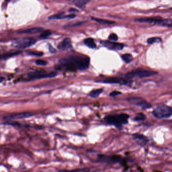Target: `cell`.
Segmentation results:
<instances>
[{
	"mask_svg": "<svg viewBox=\"0 0 172 172\" xmlns=\"http://www.w3.org/2000/svg\"><path fill=\"white\" fill-rule=\"evenodd\" d=\"M28 54L30 55L39 56V57L42 56L43 55V53L42 52L41 53V52H36V51H28Z\"/></svg>",
	"mask_w": 172,
	"mask_h": 172,
	"instance_id": "cell-29",
	"label": "cell"
},
{
	"mask_svg": "<svg viewBox=\"0 0 172 172\" xmlns=\"http://www.w3.org/2000/svg\"><path fill=\"white\" fill-rule=\"evenodd\" d=\"M129 115L126 114L109 115L106 116L104 120L107 124L114 126L119 130L123 128V125L128 123Z\"/></svg>",
	"mask_w": 172,
	"mask_h": 172,
	"instance_id": "cell-2",
	"label": "cell"
},
{
	"mask_svg": "<svg viewBox=\"0 0 172 172\" xmlns=\"http://www.w3.org/2000/svg\"><path fill=\"white\" fill-rule=\"evenodd\" d=\"M161 41H162L161 38L159 37H153L148 39L147 41V42L148 44H152L154 43H160Z\"/></svg>",
	"mask_w": 172,
	"mask_h": 172,
	"instance_id": "cell-24",
	"label": "cell"
},
{
	"mask_svg": "<svg viewBox=\"0 0 172 172\" xmlns=\"http://www.w3.org/2000/svg\"><path fill=\"white\" fill-rule=\"evenodd\" d=\"M60 63L67 70L70 71L83 70L88 68L90 59L87 57L71 56L61 59Z\"/></svg>",
	"mask_w": 172,
	"mask_h": 172,
	"instance_id": "cell-1",
	"label": "cell"
},
{
	"mask_svg": "<svg viewBox=\"0 0 172 172\" xmlns=\"http://www.w3.org/2000/svg\"><path fill=\"white\" fill-rule=\"evenodd\" d=\"M36 63L37 65L39 66H45L47 64V62L42 60H39L36 62Z\"/></svg>",
	"mask_w": 172,
	"mask_h": 172,
	"instance_id": "cell-30",
	"label": "cell"
},
{
	"mask_svg": "<svg viewBox=\"0 0 172 172\" xmlns=\"http://www.w3.org/2000/svg\"><path fill=\"white\" fill-rule=\"evenodd\" d=\"M172 108L166 105H160L152 112L154 117L158 119L169 118L172 116Z\"/></svg>",
	"mask_w": 172,
	"mask_h": 172,
	"instance_id": "cell-3",
	"label": "cell"
},
{
	"mask_svg": "<svg viewBox=\"0 0 172 172\" xmlns=\"http://www.w3.org/2000/svg\"><path fill=\"white\" fill-rule=\"evenodd\" d=\"M36 43V41L32 38H23L15 41L12 46L18 48H25L31 46Z\"/></svg>",
	"mask_w": 172,
	"mask_h": 172,
	"instance_id": "cell-6",
	"label": "cell"
},
{
	"mask_svg": "<svg viewBox=\"0 0 172 172\" xmlns=\"http://www.w3.org/2000/svg\"><path fill=\"white\" fill-rule=\"evenodd\" d=\"M91 19L92 20H93L94 21L102 24H108V25H110V24H112L115 23V22L114 21H110V20H107L106 19H100V18H94V17H91Z\"/></svg>",
	"mask_w": 172,
	"mask_h": 172,
	"instance_id": "cell-17",
	"label": "cell"
},
{
	"mask_svg": "<svg viewBox=\"0 0 172 172\" xmlns=\"http://www.w3.org/2000/svg\"><path fill=\"white\" fill-rule=\"evenodd\" d=\"M101 43L105 47L111 49L121 50L124 46V45L122 43H114L110 41H102Z\"/></svg>",
	"mask_w": 172,
	"mask_h": 172,
	"instance_id": "cell-11",
	"label": "cell"
},
{
	"mask_svg": "<svg viewBox=\"0 0 172 172\" xmlns=\"http://www.w3.org/2000/svg\"><path fill=\"white\" fill-rule=\"evenodd\" d=\"M132 136L136 142L142 146H144L149 141L148 138L142 134L136 133L133 134Z\"/></svg>",
	"mask_w": 172,
	"mask_h": 172,
	"instance_id": "cell-9",
	"label": "cell"
},
{
	"mask_svg": "<svg viewBox=\"0 0 172 172\" xmlns=\"http://www.w3.org/2000/svg\"><path fill=\"white\" fill-rule=\"evenodd\" d=\"M121 94V92H119V91H114L113 92H112L110 95L111 96H113V97H115V96H116L119 94Z\"/></svg>",
	"mask_w": 172,
	"mask_h": 172,
	"instance_id": "cell-31",
	"label": "cell"
},
{
	"mask_svg": "<svg viewBox=\"0 0 172 172\" xmlns=\"http://www.w3.org/2000/svg\"><path fill=\"white\" fill-rule=\"evenodd\" d=\"M162 19L160 18H153V17H144L135 19V21L141 23H157L160 24Z\"/></svg>",
	"mask_w": 172,
	"mask_h": 172,
	"instance_id": "cell-12",
	"label": "cell"
},
{
	"mask_svg": "<svg viewBox=\"0 0 172 172\" xmlns=\"http://www.w3.org/2000/svg\"><path fill=\"white\" fill-rule=\"evenodd\" d=\"M90 170L88 168H83V169H78L73 170H62L60 171L59 172H89Z\"/></svg>",
	"mask_w": 172,
	"mask_h": 172,
	"instance_id": "cell-25",
	"label": "cell"
},
{
	"mask_svg": "<svg viewBox=\"0 0 172 172\" xmlns=\"http://www.w3.org/2000/svg\"><path fill=\"white\" fill-rule=\"evenodd\" d=\"M33 116V114L30 112H22L19 113H16L9 115L5 117L7 119L15 120V119H21L23 118H28Z\"/></svg>",
	"mask_w": 172,
	"mask_h": 172,
	"instance_id": "cell-10",
	"label": "cell"
},
{
	"mask_svg": "<svg viewBox=\"0 0 172 172\" xmlns=\"http://www.w3.org/2000/svg\"><path fill=\"white\" fill-rule=\"evenodd\" d=\"M64 13H61L58 14H56L55 15L51 16L49 19H63V17L64 16Z\"/></svg>",
	"mask_w": 172,
	"mask_h": 172,
	"instance_id": "cell-26",
	"label": "cell"
},
{
	"mask_svg": "<svg viewBox=\"0 0 172 172\" xmlns=\"http://www.w3.org/2000/svg\"><path fill=\"white\" fill-rule=\"evenodd\" d=\"M102 82L106 83H116V84H117V83H123V84H126L127 81H126V80H125L122 79L112 77V78H109L103 81Z\"/></svg>",
	"mask_w": 172,
	"mask_h": 172,
	"instance_id": "cell-15",
	"label": "cell"
},
{
	"mask_svg": "<svg viewBox=\"0 0 172 172\" xmlns=\"http://www.w3.org/2000/svg\"><path fill=\"white\" fill-rule=\"evenodd\" d=\"M57 73L56 72H52L49 73H46L40 71L30 73L28 74V77L30 79H37L45 78H53L55 77Z\"/></svg>",
	"mask_w": 172,
	"mask_h": 172,
	"instance_id": "cell-8",
	"label": "cell"
},
{
	"mask_svg": "<svg viewBox=\"0 0 172 172\" xmlns=\"http://www.w3.org/2000/svg\"><path fill=\"white\" fill-rule=\"evenodd\" d=\"M103 91L102 89H95L92 90V91L90 92L89 95L90 97L92 98H95L98 97Z\"/></svg>",
	"mask_w": 172,
	"mask_h": 172,
	"instance_id": "cell-20",
	"label": "cell"
},
{
	"mask_svg": "<svg viewBox=\"0 0 172 172\" xmlns=\"http://www.w3.org/2000/svg\"><path fill=\"white\" fill-rule=\"evenodd\" d=\"M84 43L86 45L90 48H95L96 46L94 40L91 38L86 39L84 40Z\"/></svg>",
	"mask_w": 172,
	"mask_h": 172,
	"instance_id": "cell-18",
	"label": "cell"
},
{
	"mask_svg": "<svg viewBox=\"0 0 172 172\" xmlns=\"http://www.w3.org/2000/svg\"><path fill=\"white\" fill-rule=\"evenodd\" d=\"M98 160L100 162L108 164L120 163L124 166L126 164V160L119 155H114L112 156L99 155L98 156Z\"/></svg>",
	"mask_w": 172,
	"mask_h": 172,
	"instance_id": "cell-4",
	"label": "cell"
},
{
	"mask_svg": "<svg viewBox=\"0 0 172 172\" xmlns=\"http://www.w3.org/2000/svg\"><path fill=\"white\" fill-rule=\"evenodd\" d=\"M51 34V32L50 30H46L45 31H43L42 34L40 36V38H43V39H44V38H46L47 37H49V36H50Z\"/></svg>",
	"mask_w": 172,
	"mask_h": 172,
	"instance_id": "cell-27",
	"label": "cell"
},
{
	"mask_svg": "<svg viewBox=\"0 0 172 172\" xmlns=\"http://www.w3.org/2000/svg\"><path fill=\"white\" fill-rule=\"evenodd\" d=\"M48 48H49V51L51 53H56V50L50 44H48Z\"/></svg>",
	"mask_w": 172,
	"mask_h": 172,
	"instance_id": "cell-32",
	"label": "cell"
},
{
	"mask_svg": "<svg viewBox=\"0 0 172 172\" xmlns=\"http://www.w3.org/2000/svg\"><path fill=\"white\" fill-rule=\"evenodd\" d=\"M146 119V116L144 114L141 113H139L134 118V121L136 122H141L144 121Z\"/></svg>",
	"mask_w": 172,
	"mask_h": 172,
	"instance_id": "cell-21",
	"label": "cell"
},
{
	"mask_svg": "<svg viewBox=\"0 0 172 172\" xmlns=\"http://www.w3.org/2000/svg\"><path fill=\"white\" fill-rule=\"evenodd\" d=\"M43 30V28L42 27H33L31 28L20 30L18 32V33L20 34H34L42 32Z\"/></svg>",
	"mask_w": 172,
	"mask_h": 172,
	"instance_id": "cell-13",
	"label": "cell"
},
{
	"mask_svg": "<svg viewBox=\"0 0 172 172\" xmlns=\"http://www.w3.org/2000/svg\"><path fill=\"white\" fill-rule=\"evenodd\" d=\"M109 39L111 41H117L118 40V36L115 34V33H112L110 35V36L109 37Z\"/></svg>",
	"mask_w": 172,
	"mask_h": 172,
	"instance_id": "cell-28",
	"label": "cell"
},
{
	"mask_svg": "<svg viewBox=\"0 0 172 172\" xmlns=\"http://www.w3.org/2000/svg\"><path fill=\"white\" fill-rule=\"evenodd\" d=\"M72 47L70 40L68 38H66L63 41L59 43L58 46L59 49H67Z\"/></svg>",
	"mask_w": 172,
	"mask_h": 172,
	"instance_id": "cell-14",
	"label": "cell"
},
{
	"mask_svg": "<svg viewBox=\"0 0 172 172\" xmlns=\"http://www.w3.org/2000/svg\"><path fill=\"white\" fill-rule=\"evenodd\" d=\"M128 101L130 104L139 106L142 109H148L151 108V105L147 102L143 98L139 97H133L128 98L127 99Z\"/></svg>",
	"mask_w": 172,
	"mask_h": 172,
	"instance_id": "cell-7",
	"label": "cell"
},
{
	"mask_svg": "<svg viewBox=\"0 0 172 172\" xmlns=\"http://www.w3.org/2000/svg\"><path fill=\"white\" fill-rule=\"evenodd\" d=\"M157 74V72L153 71L138 69L136 70H134L127 73L125 76L128 79H131L134 77H138L140 78L148 77L149 76L156 75Z\"/></svg>",
	"mask_w": 172,
	"mask_h": 172,
	"instance_id": "cell-5",
	"label": "cell"
},
{
	"mask_svg": "<svg viewBox=\"0 0 172 172\" xmlns=\"http://www.w3.org/2000/svg\"><path fill=\"white\" fill-rule=\"evenodd\" d=\"M160 25L170 27L172 26V20L171 19H165L162 20Z\"/></svg>",
	"mask_w": 172,
	"mask_h": 172,
	"instance_id": "cell-23",
	"label": "cell"
},
{
	"mask_svg": "<svg viewBox=\"0 0 172 172\" xmlns=\"http://www.w3.org/2000/svg\"><path fill=\"white\" fill-rule=\"evenodd\" d=\"M122 59L127 63H129L133 60L132 56L130 54H126L122 56Z\"/></svg>",
	"mask_w": 172,
	"mask_h": 172,
	"instance_id": "cell-22",
	"label": "cell"
},
{
	"mask_svg": "<svg viewBox=\"0 0 172 172\" xmlns=\"http://www.w3.org/2000/svg\"><path fill=\"white\" fill-rule=\"evenodd\" d=\"M89 1H84V0H79V1H74L73 2L75 4V5L80 8V9H83L86 4H87Z\"/></svg>",
	"mask_w": 172,
	"mask_h": 172,
	"instance_id": "cell-19",
	"label": "cell"
},
{
	"mask_svg": "<svg viewBox=\"0 0 172 172\" xmlns=\"http://www.w3.org/2000/svg\"><path fill=\"white\" fill-rule=\"evenodd\" d=\"M69 11L70 12H78V11L77 10H76V9H74V8H71V9H70L69 10Z\"/></svg>",
	"mask_w": 172,
	"mask_h": 172,
	"instance_id": "cell-33",
	"label": "cell"
},
{
	"mask_svg": "<svg viewBox=\"0 0 172 172\" xmlns=\"http://www.w3.org/2000/svg\"><path fill=\"white\" fill-rule=\"evenodd\" d=\"M21 53L22 52L21 51H15V52H12V53H6V54H3L2 55H0V60L7 59L11 58L12 57L18 55L20 54H21Z\"/></svg>",
	"mask_w": 172,
	"mask_h": 172,
	"instance_id": "cell-16",
	"label": "cell"
},
{
	"mask_svg": "<svg viewBox=\"0 0 172 172\" xmlns=\"http://www.w3.org/2000/svg\"><path fill=\"white\" fill-rule=\"evenodd\" d=\"M5 80V78L3 77H0V83L2 82Z\"/></svg>",
	"mask_w": 172,
	"mask_h": 172,
	"instance_id": "cell-34",
	"label": "cell"
}]
</instances>
